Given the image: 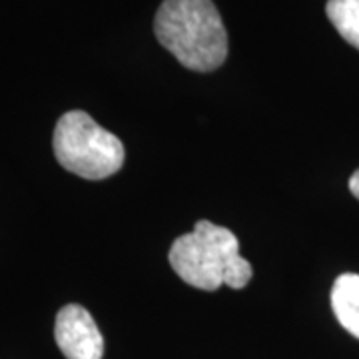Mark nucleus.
I'll return each instance as SVG.
<instances>
[{"label": "nucleus", "mask_w": 359, "mask_h": 359, "mask_svg": "<svg viewBox=\"0 0 359 359\" xmlns=\"http://www.w3.org/2000/svg\"><path fill=\"white\" fill-rule=\"evenodd\" d=\"M325 14L341 39L359 50V0H327Z\"/></svg>", "instance_id": "6"}, {"label": "nucleus", "mask_w": 359, "mask_h": 359, "mask_svg": "<svg viewBox=\"0 0 359 359\" xmlns=\"http://www.w3.org/2000/svg\"><path fill=\"white\" fill-rule=\"evenodd\" d=\"M154 32L180 65L194 72L218 70L228 58V32L212 0H164Z\"/></svg>", "instance_id": "1"}, {"label": "nucleus", "mask_w": 359, "mask_h": 359, "mask_svg": "<svg viewBox=\"0 0 359 359\" xmlns=\"http://www.w3.org/2000/svg\"><path fill=\"white\" fill-rule=\"evenodd\" d=\"M349 190H351V194L359 200V170L358 172H353V176L349 178Z\"/></svg>", "instance_id": "7"}, {"label": "nucleus", "mask_w": 359, "mask_h": 359, "mask_svg": "<svg viewBox=\"0 0 359 359\" xmlns=\"http://www.w3.org/2000/svg\"><path fill=\"white\" fill-rule=\"evenodd\" d=\"M168 259L180 280L204 292H216L219 285L242 290L254 276L250 262L240 254L236 233L208 219L176 238Z\"/></svg>", "instance_id": "2"}, {"label": "nucleus", "mask_w": 359, "mask_h": 359, "mask_svg": "<svg viewBox=\"0 0 359 359\" xmlns=\"http://www.w3.org/2000/svg\"><path fill=\"white\" fill-rule=\"evenodd\" d=\"M332 308L337 321L359 339V276L341 273L332 290Z\"/></svg>", "instance_id": "5"}, {"label": "nucleus", "mask_w": 359, "mask_h": 359, "mask_svg": "<svg viewBox=\"0 0 359 359\" xmlns=\"http://www.w3.org/2000/svg\"><path fill=\"white\" fill-rule=\"evenodd\" d=\"M52 148L60 166L84 180L114 176L126 156L120 138L96 124L82 110H70L60 116L54 128Z\"/></svg>", "instance_id": "3"}, {"label": "nucleus", "mask_w": 359, "mask_h": 359, "mask_svg": "<svg viewBox=\"0 0 359 359\" xmlns=\"http://www.w3.org/2000/svg\"><path fill=\"white\" fill-rule=\"evenodd\" d=\"M54 339L66 359H102L104 339L90 311L70 304L58 311Z\"/></svg>", "instance_id": "4"}]
</instances>
